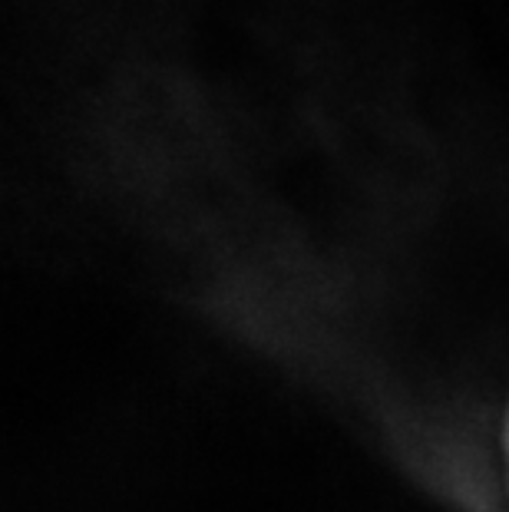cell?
Wrapping results in <instances>:
<instances>
[{"label":"cell","mask_w":509,"mask_h":512,"mask_svg":"<svg viewBox=\"0 0 509 512\" xmlns=\"http://www.w3.org/2000/svg\"><path fill=\"white\" fill-rule=\"evenodd\" d=\"M506 450H509V427H506Z\"/></svg>","instance_id":"6da1fadb"}]
</instances>
